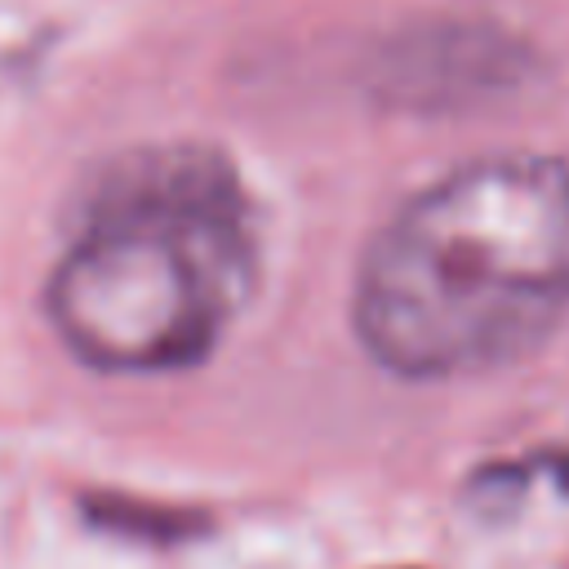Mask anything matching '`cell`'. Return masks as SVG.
I'll use <instances>...</instances> for the list:
<instances>
[{
  "mask_svg": "<svg viewBox=\"0 0 569 569\" xmlns=\"http://www.w3.org/2000/svg\"><path fill=\"white\" fill-rule=\"evenodd\" d=\"M76 236L44 284L67 351L102 373L200 365L258 280L236 164L209 142H147L84 182Z\"/></svg>",
  "mask_w": 569,
  "mask_h": 569,
  "instance_id": "2",
  "label": "cell"
},
{
  "mask_svg": "<svg viewBox=\"0 0 569 569\" xmlns=\"http://www.w3.org/2000/svg\"><path fill=\"white\" fill-rule=\"evenodd\" d=\"M84 520L102 533L133 538L147 547L191 542V538H204V529H209V511H200V507H173L160 498H133V493H89Z\"/></svg>",
  "mask_w": 569,
  "mask_h": 569,
  "instance_id": "4",
  "label": "cell"
},
{
  "mask_svg": "<svg viewBox=\"0 0 569 569\" xmlns=\"http://www.w3.org/2000/svg\"><path fill=\"white\" fill-rule=\"evenodd\" d=\"M538 80V49L485 18H431L405 27L373 58V93L418 116H467L507 107Z\"/></svg>",
  "mask_w": 569,
  "mask_h": 569,
  "instance_id": "3",
  "label": "cell"
},
{
  "mask_svg": "<svg viewBox=\"0 0 569 569\" xmlns=\"http://www.w3.org/2000/svg\"><path fill=\"white\" fill-rule=\"evenodd\" d=\"M569 311V160L498 151L413 191L365 244L351 329L396 378L529 356Z\"/></svg>",
  "mask_w": 569,
  "mask_h": 569,
  "instance_id": "1",
  "label": "cell"
}]
</instances>
